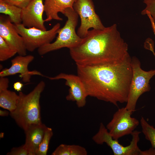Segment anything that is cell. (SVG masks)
Listing matches in <instances>:
<instances>
[{
  "instance_id": "obj_6",
  "label": "cell",
  "mask_w": 155,
  "mask_h": 155,
  "mask_svg": "<svg viewBox=\"0 0 155 155\" xmlns=\"http://www.w3.org/2000/svg\"><path fill=\"white\" fill-rule=\"evenodd\" d=\"M141 132L134 130L132 133V140L130 144L124 146L119 144L118 140L114 139L104 124H100L98 132L92 137L96 144L102 145L106 144L112 149L114 155H140L141 150L138 146Z\"/></svg>"
},
{
  "instance_id": "obj_8",
  "label": "cell",
  "mask_w": 155,
  "mask_h": 155,
  "mask_svg": "<svg viewBox=\"0 0 155 155\" xmlns=\"http://www.w3.org/2000/svg\"><path fill=\"white\" fill-rule=\"evenodd\" d=\"M73 8L80 18L81 24L77 34L81 38L86 36L90 28L102 29L105 28L95 11L92 0H76Z\"/></svg>"
},
{
  "instance_id": "obj_17",
  "label": "cell",
  "mask_w": 155,
  "mask_h": 155,
  "mask_svg": "<svg viewBox=\"0 0 155 155\" xmlns=\"http://www.w3.org/2000/svg\"><path fill=\"white\" fill-rule=\"evenodd\" d=\"M22 9L12 4L0 0V13L8 15L14 24H21Z\"/></svg>"
},
{
  "instance_id": "obj_7",
  "label": "cell",
  "mask_w": 155,
  "mask_h": 155,
  "mask_svg": "<svg viewBox=\"0 0 155 155\" xmlns=\"http://www.w3.org/2000/svg\"><path fill=\"white\" fill-rule=\"evenodd\" d=\"M14 25L19 34L23 38L27 51L31 52L51 43L61 26L59 23H57L50 29L43 30L34 27L27 28L22 23Z\"/></svg>"
},
{
  "instance_id": "obj_26",
  "label": "cell",
  "mask_w": 155,
  "mask_h": 155,
  "mask_svg": "<svg viewBox=\"0 0 155 155\" xmlns=\"http://www.w3.org/2000/svg\"><path fill=\"white\" fill-rule=\"evenodd\" d=\"M9 79L6 77L0 78V91L7 89L9 85Z\"/></svg>"
},
{
  "instance_id": "obj_27",
  "label": "cell",
  "mask_w": 155,
  "mask_h": 155,
  "mask_svg": "<svg viewBox=\"0 0 155 155\" xmlns=\"http://www.w3.org/2000/svg\"><path fill=\"white\" fill-rule=\"evenodd\" d=\"M140 155H155V148L151 147L149 149L141 150Z\"/></svg>"
},
{
  "instance_id": "obj_20",
  "label": "cell",
  "mask_w": 155,
  "mask_h": 155,
  "mask_svg": "<svg viewBox=\"0 0 155 155\" xmlns=\"http://www.w3.org/2000/svg\"><path fill=\"white\" fill-rule=\"evenodd\" d=\"M53 134L52 129L47 127L43 137L36 152V155L47 154L50 141Z\"/></svg>"
},
{
  "instance_id": "obj_16",
  "label": "cell",
  "mask_w": 155,
  "mask_h": 155,
  "mask_svg": "<svg viewBox=\"0 0 155 155\" xmlns=\"http://www.w3.org/2000/svg\"><path fill=\"white\" fill-rule=\"evenodd\" d=\"M19 97L15 92L7 89L0 91V106L12 112L16 108Z\"/></svg>"
},
{
  "instance_id": "obj_4",
  "label": "cell",
  "mask_w": 155,
  "mask_h": 155,
  "mask_svg": "<svg viewBox=\"0 0 155 155\" xmlns=\"http://www.w3.org/2000/svg\"><path fill=\"white\" fill-rule=\"evenodd\" d=\"M67 18V20L63 27L60 28L58 36L53 42L44 45L38 49L40 55L65 47L69 49L78 45L82 41L80 37L75 32L78 24V15L73 8L66 9L63 14Z\"/></svg>"
},
{
  "instance_id": "obj_9",
  "label": "cell",
  "mask_w": 155,
  "mask_h": 155,
  "mask_svg": "<svg viewBox=\"0 0 155 155\" xmlns=\"http://www.w3.org/2000/svg\"><path fill=\"white\" fill-rule=\"evenodd\" d=\"M133 111L125 107L119 108L113 114L106 127L113 138L117 140L131 134L139 124V121L131 116Z\"/></svg>"
},
{
  "instance_id": "obj_15",
  "label": "cell",
  "mask_w": 155,
  "mask_h": 155,
  "mask_svg": "<svg viewBox=\"0 0 155 155\" xmlns=\"http://www.w3.org/2000/svg\"><path fill=\"white\" fill-rule=\"evenodd\" d=\"M76 0H44V12L46 16L45 22L53 20L62 21L63 19L59 17L58 13L63 14L67 8H73L74 3Z\"/></svg>"
},
{
  "instance_id": "obj_22",
  "label": "cell",
  "mask_w": 155,
  "mask_h": 155,
  "mask_svg": "<svg viewBox=\"0 0 155 155\" xmlns=\"http://www.w3.org/2000/svg\"><path fill=\"white\" fill-rule=\"evenodd\" d=\"M143 2L146 6L141 11V14L145 15L146 13H149L155 24V0H144Z\"/></svg>"
},
{
  "instance_id": "obj_23",
  "label": "cell",
  "mask_w": 155,
  "mask_h": 155,
  "mask_svg": "<svg viewBox=\"0 0 155 155\" xmlns=\"http://www.w3.org/2000/svg\"><path fill=\"white\" fill-rule=\"evenodd\" d=\"M8 155H29V152L24 144L18 147L13 148Z\"/></svg>"
},
{
  "instance_id": "obj_18",
  "label": "cell",
  "mask_w": 155,
  "mask_h": 155,
  "mask_svg": "<svg viewBox=\"0 0 155 155\" xmlns=\"http://www.w3.org/2000/svg\"><path fill=\"white\" fill-rule=\"evenodd\" d=\"M86 149L77 145L61 144L52 153V155H87Z\"/></svg>"
},
{
  "instance_id": "obj_24",
  "label": "cell",
  "mask_w": 155,
  "mask_h": 155,
  "mask_svg": "<svg viewBox=\"0 0 155 155\" xmlns=\"http://www.w3.org/2000/svg\"><path fill=\"white\" fill-rule=\"evenodd\" d=\"M22 9L25 8L32 0H0Z\"/></svg>"
},
{
  "instance_id": "obj_14",
  "label": "cell",
  "mask_w": 155,
  "mask_h": 155,
  "mask_svg": "<svg viewBox=\"0 0 155 155\" xmlns=\"http://www.w3.org/2000/svg\"><path fill=\"white\" fill-rule=\"evenodd\" d=\"M47 127L42 123L34 124L24 131L26 140L24 145L28 150L29 155H36Z\"/></svg>"
},
{
  "instance_id": "obj_5",
  "label": "cell",
  "mask_w": 155,
  "mask_h": 155,
  "mask_svg": "<svg viewBox=\"0 0 155 155\" xmlns=\"http://www.w3.org/2000/svg\"><path fill=\"white\" fill-rule=\"evenodd\" d=\"M132 75L127 104L125 107L133 112L139 98L143 93L150 91V80L155 75V69L145 71L141 68V63L135 57L131 58Z\"/></svg>"
},
{
  "instance_id": "obj_12",
  "label": "cell",
  "mask_w": 155,
  "mask_h": 155,
  "mask_svg": "<svg viewBox=\"0 0 155 155\" xmlns=\"http://www.w3.org/2000/svg\"><path fill=\"white\" fill-rule=\"evenodd\" d=\"M34 59L31 55L22 56L18 55L11 60V65L8 68L3 69L0 72V77H4L19 74V77L25 83L30 82L33 75H39L45 77L40 72L34 70L29 71L28 66Z\"/></svg>"
},
{
  "instance_id": "obj_25",
  "label": "cell",
  "mask_w": 155,
  "mask_h": 155,
  "mask_svg": "<svg viewBox=\"0 0 155 155\" xmlns=\"http://www.w3.org/2000/svg\"><path fill=\"white\" fill-rule=\"evenodd\" d=\"M144 48L152 51L155 58V52L154 51V45L153 41L150 38H148L145 41L144 44Z\"/></svg>"
},
{
  "instance_id": "obj_10",
  "label": "cell",
  "mask_w": 155,
  "mask_h": 155,
  "mask_svg": "<svg viewBox=\"0 0 155 155\" xmlns=\"http://www.w3.org/2000/svg\"><path fill=\"white\" fill-rule=\"evenodd\" d=\"M51 80L61 79L66 80L65 85L69 87L66 99L75 102L77 106L82 108L86 104L88 96L84 85L80 77L77 75L61 73L54 77H47Z\"/></svg>"
},
{
  "instance_id": "obj_28",
  "label": "cell",
  "mask_w": 155,
  "mask_h": 155,
  "mask_svg": "<svg viewBox=\"0 0 155 155\" xmlns=\"http://www.w3.org/2000/svg\"><path fill=\"white\" fill-rule=\"evenodd\" d=\"M23 86V84L20 82H16L13 84V88L14 90L18 92H21Z\"/></svg>"
},
{
  "instance_id": "obj_3",
  "label": "cell",
  "mask_w": 155,
  "mask_h": 155,
  "mask_svg": "<svg viewBox=\"0 0 155 155\" xmlns=\"http://www.w3.org/2000/svg\"><path fill=\"white\" fill-rule=\"evenodd\" d=\"M45 86V82L41 81L29 93L19 92L16 108L10 115L24 131L32 125L42 123L40 99Z\"/></svg>"
},
{
  "instance_id": "obj_21",
  "label": "cell",
  "mask_w": 155,
  "mask_h": 155,
  "mask_svg": "<svg viewBox=\"0 0 155 155\" xmlns=\"http://www.w3.org/2000/svg\"><path fill=\"white\" fill-rule=\"evenodd\" d=\"M17 53L0 36V61H6L13 56Z\"/></svg>"
},
{
  "instance_id": "obj_30",
  "label": "cell",
  "mask_w": 155,
  "mask_h": 155,
  "mask_svg": "<svg viewBox=\"0 0 155 155\" xmlns=\"http://www.w3.org/2000/svg\"><path fill=\"white\" fill-rule=\"evenodd\" d=\"M9 113V112L6 110H0V115L1 116H7Z\"/></svg>"
},
{
  "instance_id": "obj_2",
  "label": "cell",
  "mask_w": 155,
  "mask_h": 155,
  "mask_svg": "<svg viewBox=\"0 0 155 155\" xmlns=\"http://www.w3.org/2000/svg\"><path fill=\"white\" fill-rule=\"evenodd\" d=\"M69 49L76 65H115L131 58L128 44L116 24L102 29L89 30L79 44Z\"/></svg>"
},
{
  "instance_id": "obj_1",
  "label": "cell",
  "mask_w": 155,
  "mask_h": 155,
  "mask_svg": "<svg viewBox=\"0 0 155 155\" xmlns=\"http://www.w3.org/2000/svg\"><path fill=\"white\" fill-rule=\"evenodd\" d=\"M131 60L115 65H76L87 96L117 106L118 103H126L132 75Z\"/></svg>"
},
{
  "instance_id": "obj_19",
  "label": "cell",
  "mask_w": 155,
  "mask_h": 155,
  "mask_svg": "<svg viewBox=\"0 0 155 155\" xmlns=\"http://www.w3.org/2000/svg\"><path fill=\"white\" fill-rule=\"evenodd\" d=\"M140 124L142 132L145 138L150 142L152 147L155 148V128L149 124L143 117H141Z\"/></svg>"
},
{
  "instance_id": "obj_29",
  "label": "cell",
  "mask_w": 155,
  "mask_h": 155,
  "mask_svg": "<svg viewBox=\"0 0 155 155\" xmlns=\"http://www.w3.org/2000/svg\"><path fill=\"white\" fill-rule=\"evenodd\" d=\"M146 15H147L149 18L151 23L152 27L153 30V31L154 33V34L155 35V24L154 21V20L152 18L150 14L149 13H146Z\"/></svg>"
},
{
  "instance_id": "obj_11",
  "label": "cell",
  "mask_w": 155,
  "mask_h": 155,
  "mask_svg": "<svg viewBox=\"0 0 155 155\" xmlns=\"http://www.w3.org/2000/svg\"><path fill=\"white\" fill-rule=\"evenodd\" d=\"M0 36L19 55H26L27 50L23 38L19 34L8 16L0 15Z\"/></svg>"
},
{
  "instance_id": "obj_13",
  "label": "cell",
  "mask_w": 155,
  "mask_h": 155,
  "mask_svg": "<svg viewBox=\"0 0 155 155\" xmlns=\"http://www.w3.org/2000/svg\"><path fill=\"white\" fill-rule=\"evenodd\" d=\"M44 11L43 0H32L25 8L22 9V24L27 28L34 27L46 30L43 18Z\"/></svg>"
}]
</instances>
